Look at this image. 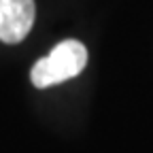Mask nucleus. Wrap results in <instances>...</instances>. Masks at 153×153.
Returning a JSON list of instances; mask_svg holds the SVG:
<instances>
[{
    "label": "nucleus",
    "mask_w": 153,
    "mask_h": 153,
    "mask_svg": "<svg viewBox=\"0 0 153 153\" xmlns=\"http://www.w3.org/2000/svg\"><path fill=\"white\" fill-rule=\"evenodd\" d=\"M87 64V49L83 43L68 38L55 45L49 55L41 57L30 70V81L34 87L45 89L51 85H57L62 81H68L79 72H83Z\"/></svg>",
    "instance_id": "obj_1"
},
{
    "label": "nucleus",
    "mask_w": 153,
    "mask_h": 153,
    "mask_svg": "<svg viewBox=\"0 0 153 153\" xmlns=\"http://www.w3.org/2000/svg\"><path fill=\"white\" fill-rule=\"evenodd\" d=\"M36 17L34 0H0V41L17 45L30 34Z\"/></svg>",
    "instance_id": "obj_2"
}]
</instances>
